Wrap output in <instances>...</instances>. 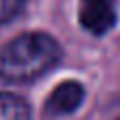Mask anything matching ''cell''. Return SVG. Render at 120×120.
Returning <instances> with one entry per match:
<instances>
[{"label": "cell", "mask_w": 120, "mask_h": 120, "mask_svg": "<svg viewBox=\"0 0 120 120\" xmlns=\"http://www.w3.org/2000/svg\"><path fill=\"white\" fill-rule=\"evenodd\" d=\"M63 57L61 44L44 32L15 36L0 49V78L13 84L32 82L49 74Z\"/></svg>", "instance_id": "obj_1"}, {"label": "cell", "mask_w": 120, "mask_h": 120, "mask_svg": "<svg viewBox=\"0 0 120 120\" xmlns=\"http://www.w3.org/2000/svg\"><path fill=\"white\" fill-rule=\"evenodd\" d=\"M78 21L93 34H108L118 21V0H78Z\"/></svg>", "instance_id": "obj_2"}, {"label": "cell", "mask_w": 120, "mask_h": 120, "mask_svg": "<svg viewBox=\"0 0 120 120\" xmlns=\"http://www.w3.org/2000/svg\"><path fill=\"white\" fill-rule=\"evenodd\" d=\"M84 97H86V91H84V86L78 80H63L46 97L44 114L46 116H68V114H74L84 103Z\"/></svg>", "instance_id": "obj_3"}, {"label": "cell", "mask_w": 120, "mask_h": 120, "mask_svg": "<svg viewBox=\"0 0 120 120\" xmlns=\"http://www.w3.org/2000/svg\"><path fill=\"white\" fill-rule=\"evenodd\" d=\"M0 120H32L30 103L19 95L0 93Z\"/></svg>", "instance_id": "obj_4"}, {"label": "cell", "mask_w": 120, "mask_h": 120, "mask_svg": "<svg viewBox=\"0 0 120 120\" xmlns=\"http://www.w3.org/2000/svg\"><path fill=\"white\" fill-rule=\"evenodd\" d=\"M27 0H0V25L13 21L23 8H25Z\"/></svg>", "instance_id": "obj_5"}, {"label": "cell", "mask_w": 120, "mask_h": 120, "mask_svg": "<svg viewBox=\"0 0 120 120\" xmlns=\"http://www.w3.org/2000/svg\"><path fill=\"white\" fill-rule=\"evenodd\" d=\"M118 120H120V118H118Z\"/></svg>", "instance_id": "obj_6"}]
</instances>
